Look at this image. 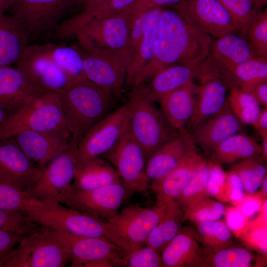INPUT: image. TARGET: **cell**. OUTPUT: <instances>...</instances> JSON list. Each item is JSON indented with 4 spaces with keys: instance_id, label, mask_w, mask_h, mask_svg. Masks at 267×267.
I'll return each mask as SVG.
<instances>
[{
    "instance_id": "cell-11",
    "label": "cell",
    "mask_w": 267,
    "mask_h": 267,
    "mask_svg": "<svg viewBox=\"0 0 267 267\" xmlns=\"http://www.w3.org/2000/svg\"><path fill=\"white\" fill-rule=\"evenodd\" d=\"M16 63L37 93L59 92L71 82L52 58L46 43L28 44Z\"/></svg>"
},
{
    "instance_id": "cell-20",
    "label": "cell",
    "mask_w": 267,
    "mask_h": 267,
    "mask_svg": "<svg viewBox=\"0 0 267 267\" xmlns=\"http://www.w3.org/2000/svg\"><path fill=\"white\" fill-rule=\"evenodd\" d=\"M30 160L14 139L0 140V177L26 191L40 178L43 169Z\"/></svg>"
},
{
    "instance_id": "cell-48",
    "label": "cell",
    "mask_w": 267,
    "mask_h": 267,
    "mask_svg": "<svg viewBox=\"0 0 267 267\" xmlns=\"http://www.w3.org/2000/svg\"><path fill=\"white\" fill-rule=\"evenodd\" d=\"M137 0H110L91 10H82L79 21L83 23L91 18H102L117 13L128 8Z\"/></svg>"
},
{
    "instance_id": "cell-55",
    "label": "cell",
    "mask_w": 267,
    "mask_h": 267,
    "mask_svg": "<svg viewBox=\"0 0 267 267\" xmlns=\"http://www.w3.org/2000/svg\"><path fill=\"white\" fill-rule=\"evenodd\" d=\"M249 92L261 106L267 107V82L261 83L254 87Z\"/></svg>"
},
{
    "instance_id": "cell-40",
    "label": "cell",
    "mask_w": 267,
    "mask_h": 267,
    "mask_svg": "<svg viewBox=\"0 0 267 267\" xmlns=\"http://www.w3.org/2000/svg\"><path fill=\"white\" fill-rule=\"evenodd\" d=\"M262 159L248 158L232 164L231 170L239 177L247 194L255 193L267 176V168Z\"/></svg>"
},
{
    "instance_id": "cell-28",
    "label": "cell",
    "mask_w": 267,
    "mask_h": 267,
    "mask_svg": "<svg viewBox=\"0 0 267 267\" xmlns=\"http://www.w3.org/2000/svg\"><path fill=\"white\" fill-rule=\"evenodd\" d=\"M201 63L176 64L160 70L152 77L146 87L149 98L153 102H158L168 93L194 81Z\"/></svg>"
},
{
    "instance_id": "cell-4",
    "label": "cell",
    "mask_w": 267,
    "mask_h": 267,
    "mask_svg": "<svg viewBox=\"0 0 267 267\" xmlns=\"http://www.w3.org/2000/svg\"><path fill=\"white\" fill-rule=\"evenodd\" d=\"M24 214L41 225L76 235L107 239L119 247L116 232L110 222L60 203L37 200Z\"/></svg>"
},
{
    "instance_id": "cell-30",
    "label": "cell",
    "mask_w": 267,
    "mask_h": 267,
    "mask_svg": "<svg viewBox=\"0 0 267 267\" xmlns=\"http://www.w3.org/2000/svg\"><path fill=\"white\" fill-rule=\"evenodd\" d=\"M73 187L83 190L122 182L112 165L99 157L76 163Z\"/></svg>"
},
{
    "instance_id": "cell-59",
    "label": "cell",
    "mask_w": 267,
    "mask_h": 267,
    "mask_svg": "<svg viewBox=\"0 0 267 267\" xmlns=\"http://www.w3.org/2000/svg\"><path fill=\"white\" fill-rule=\"evenodd\" d=\"M261 188V190L259 193L260 195L261 196L263 200L267 199V176L264 178L262 184L260 186Z\"/></svg>"
},
{
    "instance_id": "cell-52",
    "label": "cell",
    "mask_w": 267,
    "mask_h": 267,
    "mask_svg": "<svg viewBox=\"0 0 267 267\" xmlns=\"http://www.w3.org/2000/svg\"><path fill=\"white\" fill-rule=\"evenodd\" d=\"M264 200L259 193L247 194L236 207L248 219L261 210Z\"/></svg>"
},
{
    "instance_id": "cell-60",
    "label": "cell",
    "mask_w": 267,
    "mask_h": 267,
    "mask_svg": "<svg viewBox=\"0 0 267 267\" xmlns=\"http://www.w3.org/2000/svg\"><path fill=\"white\" fill-rule=\"evenodd\" d=\"M12 113V112L0 106V124L5 121Z\"/></svg>"
},
{
    "instance_id": "cell-51",
    "label": "cell",
    "mask_w": 267,
    "mask_h": 267,
    "mask_svg": "<svg viewBox=\"0 0 267 267\" xmlns=\"http://www.w3.org/2000/svg\"><path fill=\"white\" fill-rule=\"evenodd\" d=\"M184 0H137L129 6L134 20L147 10L156 7L176 5Z\"/></svg>"
},
{
    "instance_id": "cell-27",
    "label": "cell",
    "mask_w": 267,
    "mask_h": 267,
    "mask_svg": "<svg viewBox=\"0 0 267 267\" xmlns=\"http://www.w3.org/2000/svg\"><path fill=\"white\" fill-rule=\"evenodd\" d=\"M203 248L194 229L181 227L160 253L165 267H200Z\"/></svg>"
},
{
    "instance_id": "cell-33",
    "label": "cell",
    "mask_w": 267,
    "mask_h": 267,
    "mask_svg": "<svg viewBox=\"0 0 267 267\" xmlns=\"http://www.w3.org/2000/svg\"><path fill=\"white\" fill-rule=\"evenodd\" d=\"M245 247L232 245L216 251L203 248L200 267H254L265 264V257Z\"/></svg>"
},
{
    "instance_id": "cell-16",
    "label": "cell",
    "mask_w": 267,
    "mask_h": 267,
    "mask_svg": "<svg viewBox=\"0 0 267 267\" xmlns=\"http://www.w3.org/2000/svg\"><path fill=\"white\" fill-rule=\"evenodd\" d=\"M161 7L151 8L135 19L131 27L127 50L128 62L126 79L131 85L134 77L152 57Z\"/></svg>"
},
{
    "instance_id": "cell-1",
    "label": "cell",
    "mask_w": 267,
    "mask_h": 267,
    "mask_svg": "<svg viewBox=\"0 0 267 267\" xmlns=\"http://www.w3.org/2000/svg\"><path fill=\"white\" fill-rule=\"evenodd\" d=\"M213 40L191 25L177 11L163 9L152 57L134 77L131 86L135 89L160 70L172 65L202 63L209 54Z\"/></svg>"
},
{
    "instance_id": "cell-17",
    "label": "cell",
    "mask_w": 267,
    "mask_h": 267,
    "mask_svg": "<svg viewBox=\"0 0 267 267\" xmlns=\"http://www.w3.org/2000/svg\"><path fill=\"white\" fill-rule=\"evenodd\" d=\"M132 193L123 182L83 190L73 186L63 204L71 208L106 221L114 217Z\"/></svg>"
},
{
    "instance_id": "cell-38",
    "label": "cell",
    "mask_w": 267,
    "mask_h": 267,
    "mask_svg": "<svg viewBox=\"0 0 267 267\" xmlns=\"http://www.w3.org/2000/svg\"><path fill=\"white\" fill-rule=\"evenodd\" d=\"M49 52L70 81L83 78V57L77 48L65 45L46 43Z\"/></svg>"
},
{
    "instance_id": "cell-36",
    "label": "cell",
    "mask_w": 267,
    "mask_h": 267,
    "mask_svg": "<svg viewBox=\"0 0 267 267\" xmlns=\"http://www.w3.org/2000/svg\"><path fill=\"white\" fill-rule=\"evenodd\" d=\"M195 226V236L205 250L216 251L233 245L232 233L224 220L203 222Z\"/></svg>"
},
{
    "instance_id": "cell-19",
    "label": "cell",
    "mask_w": 267,
    "mask_h": 267,
    "mask_svg": "<svg viewBox=\"0 0 267 267\" xmlns=\"http://www.w3.org/2000/svg\"><path fill=\"white\" fill-rule=\"evenodd\" d=\"M196 78L199 84L196 88L195 108L187 127V132L219 112L227 102L228 88L219 72L202 62Z\"/></svg>"
},
{
    "instance_id": "cell-32",
    "label": "cell",
    "mask_w": 267,
    "mask_h": 267,
    "mask_svg": "<svg viewBox=\"0 0 267 267\" xmlns=\"http://www.w3.org/2000/svg\"><path fill=\"white\" fill-rule=\"evenodd\" d=\"M210 155L212 157L210 161L221 165L232 164L252 158L263 160L260 144L254 137L243 132L236 134L222 141L215 148Z\"/></svg>"
},
{
    "instance_id": "cell-46",
    "label": "cell",
    "mask_w": 267,
    "mask_h": 267,
    "mask_svg": "<svg viewBox=\"0 0 267 267\" xmlns=\"http://www.w3.org/2000/svg\"><path fill=\"white\" fill-rule=\"evenodd\" d=\"M123 266L126 267H164L160 254L145 245L126 253Z\"/></svg>"
},
{
    "instance_id": "cell-24",
    "label": "cell",
    "mask_w": 267,
    "mask_h": 267,
    "mask_svg": "<svg viewBox=\"0 0 267 267\" xmlns=\"http://www.w3.org/2000/svg\"><path fill=\"white\" fill-rule=\"evenodd\" d=\"M189 133H180L158 148L146 162V175L150 184L174 169L187 154L196 148Z\"/></svg>"
},
{
    "instance_id": "cell-53",
    "label": "cell",
    "mask_w": 267,
    "mask_h": 267,
    "mask_svg": "<svg viewBox=\"0 0 267 267\" xmlns=\"http://www.w3.org/2000/svg\"><path fill=\"white\" fill-rule=\"evenodd\" d=\"M22 236L12 232L0 229V260L18 244Z\"/></svg>"
},
{
    "instance_id": "cell-47",
    "label": "cell",
    "mask_w": 267,
    "mask_h": 267,
    "mask_svg": "<svg viewBox=\"0 0 267 267\" xmlns=\"http://www.w3.org/2000/svg\"><path fill=\"white\" fill-rule=\"evenodd\" d=\"M209 161L210 173L207 183L208 194L222 203L228 202L226 172L223 170L222 165Z\"/></svg>"
},
{
    "instance_id": "cell-39",
    "label": "cell",
    "mask_w": 267,
    "mask_h": 267,
    "mask_svg": "<svg viewBox=\"0 0 267 267\" xmlns=\"http://www.w3.org/2000/svg\"><path fill=\"white\" fill-rule=\"evenodd\" d=\"M225 206L210 196L194 201L183 210V221L193 224L220 220L224 215Z\"/></svg>"
},
{
    "instance_id": "cell-14",
    "label": "cell",
    "mask_w": 267,
    "mask_h": 267,
    "mask_svg": "<svg viewBox=\"0 0 267 267\" xmlns=\"http://www.w3.org/2000/svg\"><path fill=\"white\" fill-rule=\"evenodd\" d=\"M114 168L124 185L132 193L147 191L144 153L128 130L117 144L103 155Z\"/></svg>"
},
{
    "instance_id": "cell-8",
    "label": "cell",
    "mask_w": 267,
    "mask_h": 267,
    "mask_svg": "<svg viewBox=\"0 0 267 267\" xmlns=\"http://www.w3.org/2000/svg\"><path fill=\"white\" fill-rule=\"evenodd\" d=\"M18 244L0 260V267H61L70 262L67 253L43 226L22 236Z\"/></svg>"
},
{
    "instance_id": "cell-6",
    "label": "cell",
    "mask_w": 267,
    "mask_h": 267,
    "mask_svg": "<svg viewBox=\"0 0 267 267\" xmlns=\"http://www.w3.org/2000/svg\"><path fill=\"white\" fill-rule=\"evenodd\" d=\"M134 21L128 7L113 15L90 19L74 29L67 39L75 38L85 50L111 52L127 49Z\"/></svg>"
},
{
    "instance_id": "cell-10",
    "label": "cell",
    "mask_w": 267,
    "mask_h": 267,
    "mask_svg": "<svg viewBox=\"0 0 267 267\" xmlns=\"http://www.w3.org/2000/svg\"><path fill=\"white\" fill-rule=\"evenodd\" d=\"M77 0H15L9 11L30 40L53 35L61 18Z\"/></svg>"
},
{
    "instance_id": "cell-43",
    "label": "cell",
    "mask_w": 267,
    "mask_h": 267,
    "mask_svg": "<svg viewBox=\"0 0 267 267\" xmlns=\"http://www.w3.org/2000/svg\"><path fill=\"white\" fill-rule=\"evenodd\" d=\"M244 38L257 57H267V10L260 12L248 27Z\"/></svg>"
},
{
    "instance_id": "cell-7",
    "label": "cell",
    "mask_w": 267,
    "mask_h": 267,
    "mask_svg": "<svg viewBox=\"0 0 267 267\" xmlns=\"http://www.w3.org/2000/svg\"><path fill=\"white\" fill-rule=\"evenodd\" d=\"M44 229L67 253L71 267L123 266L125 253L107 239L76 235L46 226H44Z\"/></svg>"
},
{
    "instance_id": "cell-58",
    "label": "cell",
    "mask_w": 267,
    "mask_h": 267,
    "mask_svg": "<svg viewBox=\"0 0 267 267\" xmlns=\"http://www.w3.org/2000/svg\"><path fill=\"white\" fill-rule=\"evenodd\" d=\"M261 139L262 141L260 145L262 150V156L265 162L267 159V136L263 137Z\"/></svg>"
},
{
    "instance_id": "cell-54",
    "label": "cell",
    "mask_w": 267,
    "mask_h": 267,
    "mask_svg": "<svg viewBox=\"0 0 267 267\" xmlns=\"http://www.w3.org/2000/svg\"><path fill=\"white\" fill-rule=\"evenodd\" d=\"M252 126L261 138L267 136V107L261 108Z\"/></svg>"
},
{
    "instance_id": "cell-18",
    "label": "cell",
    "mask_w": 267,
    "mask_h": 267,
    "mask_svg": "<svg viewBox=\"0 0 267 267\" xmlns=\"http://www.w3.org/2000/svg\"><path fill=\"white\" fill-rule=\"evenodd\" d=\"M85 51L82 52L83 78L113 93L120 91L127 76V49L111 52Z\"/></svg>"
},
{
    "instance_id": "cell-56",
    "label": "cell",
    "mask_w": 267,
    "mask_h": 267,
    "mask_svg": "<svg viewBox=\"0 0 267 267\" xmlns=\"http://www.w3.org/2000/svg\"><path fill=\"white\" fill-rule=\"evenodd\" d=\"M110 0H77V4L80 5L82 10H91L98 7Z\"/></svg>"
},
{
    "instance_id": "cell-50",
    "label": "cell",
    "mask_w": 267,
    "mask_h": 267,
    "mask_svg": "<svg viewBox=\"0 0 267 267\" xmlns=\"http://www.w3.org/2000/svg\"><path fill=\"white\" fill-rule=\"evenodd\" d=\"M226 181L228 202L236 207L246 195L242 182L236 172L231 169L226 172Z\"/></svg>"
},
{
    "instance_id": "cell-23",
    "label": "cell",
    "mask_w": 267,
    "mask_h": 267,
    "mask_svg": "<svg viewBox=\"0 0 267 267\" xmlns=\"http://www.w3.org/2000/svg\"><path fill=\"white\" fill-rule=\"evenodd\" d=\"M13 138L27 157L42 169L73 146L69 138L49 132L26 131Z\"/></svg>"
},
{
    "instance_id": "cell-41",
    "label": "cell",
    "mask_w": 267,
    "mask_h": 267,
    "mask_svg": "<svg viewBox=\"0 0 267 267\" xmlns=\"http://www.w3.org/2000/svg\"><path fill=\"white\" fill-rule=\"evenodd\" d=\"M36 200L26 191L0 177V209L24 213Z\"/></svg>"
},
{
    "instance_id": "cell-5",
    "label": "cell",
    "mask_w": 267,
    "mask_h": 267,
    "mask_svg": "<svg viewBox=\"0 0 267 267\" xmlns=\"http://www.w3.org/2000/svg\"><path fill=\"white\" fill-rule=\"evenodd\" d=\"M129 101L128 131L142 149L146 160L162 144L179 133L170 127L148 97L146 86L134 89Z\"/></svg>"
},
{
    "instance_id": "cell-61",
    "label": "cell",
    "mask_w": 267,
    "mask_h": 267,
    "mask_svg": "<svg viewBox=\"0 0 267 267\" xmlns=\"http://www.w3.org/2000/svg\"><path fill=\"white\" fill-rule=\"evenodd\" d=\"M267 0H256L255 7L258 12H261V9L266 4Z\"/></svg>"
},
{
    "instance_id": "cell-34",
    "label": "cell",
    "mask_w": 267,
    "mask_h": 267,
    "mask_svg": "<svg viewBox=\"0 0 267 267\" xmlns=\"http://www.w3.org/2000/svg\"><path fill=\"white\" fill-rule=\"evenodd\" d=\"M183 221V211L175 200L167 202L158 224L149 235L145 245L160 254L164 248L176 235Z\"/></svg>"
},
{
    "instance_id": "cell-12",
    "label": "cell",
    "mask_w": 267,
    "mask_h": 267,
    "mask_svg": "<svg viewBox=\"0 0 267 267\" xmlns=\"http://www.w3.org/2000/svg\"><path fill=\"white\" fill-rule=\"evenodd\" d=\"M129 111L128 101L92 126L76 147V163L99 157L110 150L128 130Z\"/></svg>"
},
{
    "instance_id": "cell-44",
    "label": "cell",
    "mask_w": 267,
    "mask_h": 267,
    "mask_svg": "<svg viewBox=\"0 0 267 267\" xmlns=\"http://www.w3.org/2000/svg\"><path fill=\"white\" fill-rule=\"evenodd\" d=\"M210 173V163L206 164L193 177L179 196L175 200L183 210L194 201L205 196H210L207 183Z\"/></svg>"
},
{
    "instance_id": "cell-3",
    "label": "cell",
    "mask_w": 267,
    "mask_h": 267,
    "mask_svg": "<svg viewBox=\"0 0 267 267\" xmlns=\"http://www.w3.org/2000/svg\"><path fill=\"white\" fill-rule=\"evenodd\" d=\"M59 92L38 93L0 124V140L26 131L53 133L68 137Z\"/></svg>"
},
{
    "instance_id": "cell-2",
    "label": "cell",
    "mask_w": 267,
    "mask_h": 267,
    "mask_svg": "<svg viewBox=\"0 0 267 267\" xmlns=\"http://www.w3.org/2000/svg\"><path fill=\"white\" fill-rule=\"evenodd\" d=\"M114 93L85 78L71 81L59 91L63 115L73 146L88 131L112 111Z\"/></svg>"
},
{
    "instance_id": "cell-25",
    "label": "cell",
    "mask_w": 267,
    "mask_h": 267,
    "mask_svg": "<svg viewBox=\"0 0 267 267\" xmlns=\"http://www.w3.org/2000/svg\"><path fill=\"white\" fill-rule=\"evenodd\" d=\"M207 161L197 148L193 150L171 171L150 184L157 200L166 202L176 200Z\"/></svg>"
},
{
    "instance_id": "cell-37",
    "label": "cell",
    "mask_w": 267,
    "mask_h": 267,
    "mask_svg": "<svg viewBox=\"0 0 267 267\" xmlns=\"http://www.w3.org/2000/svg\"><path fill=\"white\" fill-rule=\"evenodd\" d=\"M229 89L227 101L231 111L241 123L252 125L261 110V106L250 92L237 86Z\"/></svg>"
},
{
    "instance_id": "cell-13",
    "label": "cell",
    "mask_w": 267,
    "mask_h": 267,
    "mask_svg": "<svg viewBox=\"0 0 267 267\" xmlns=\"http://www.w3.org/2000/svg\"><path fill=\"white\" fill-rule=\"evenodd\" d=\"M72 146L52 160L43 169L40 179L26 191L33 198L45 203L63 204L73 188L76 168Z\"/></svg>"
},
{
    "instance_id": "cell-35",
    "label": "cell",
    "mask_w": 267,
    "mask_h": 267,
    "mask_svg": "<svg viewBox=\"0 0 267 267\" xmlns=\"http://www.w3.org/2000/svg\"><path fill=\"white\" fill-rule=\"evenodd\" d=\"M229 89L237 86L249 92L257 85L267 82V57L255 56L237 66L225 80Z\"/></svg>"
},
{
    "instance_id": "cell-31",
    "label": "cell",
    "mask_w": 267,
    "mask_h": 267,
    "mask_svg": "<svg viewBox=\"0 0 267 267\" xmlns=\"http://www.w3.org/2000/svg\"><path fill=\"white\" fill-rule=\"evenodd\" d=\"M29 41L25 30L13 16H0V66L16 63Z\"/></svg>"
},
{
    "instance_id": "cell-21",
    "label": "cell",
    "mask_w": 267,
    "mask_h": 267,
    "mask_svg": "<svg viewBox=\"0 0 267 267\" xmlns=\"http://www.w3.org/2000/svg\"><path fill=\"white\" fill-rule=\"evenodd\" d=\"M242 125L231 111L227 101L221 110L200 122L188 133L195 145L210 155L222 141L242 132Z\"/></svg>"
},
{
    "instance_id": "cell-49",
    "label": "cell",
    "mask_w": 267,
    "mask_h": 267,
    "mask_svg": "<svg viewBox=\"0 0 267 267\" xmlns=\"http://www.w3.org/2000/svg\"><path fill=\"white\" fill-rule=\"evenodd\" d=\"M225 222L228 227L237 237H241L247 230L249 222L236 207H225Z\"/></svg>"
},
{
    "instance_id": "cell-22",
    "label": "cell",
    "mask_w": 267,
    "mask_h": 267,
    "mask_svg": "<svg viewBox=\"0 0 267 267\" xmlns=\"http://www.w3.org/2000/svg\"><path fill=\"white\" fill-rule=\"evenodd\" d=\"M255 56L247 41L231 33L213 40L210 52L203 62L219 72L224 82L237 66Z\"/></svg>"
},
{
    "instance_id": "cell-26",
    "label": "cell",
    "mask_w": 267,
    "mask_h": 267,
    "mask_svg": "<svg viewBox=\"0 0 267 267\" xmlns=\"http://www.w3.org/2000/svg\"><path fill=\"white\" fill-rule=\"evenodd\" d=\"M197 84L194 81L165 95L158 102L163 116L173 130L186 131L195 111Z\"/></svg>"
},
{
    "instance_id": "cell-15",
    "label": "cell",
    "mask_w": 267,
    "mask_h": 267,
    "mask_svg": "<svg viewBox=\"0 0 267 267\" xmlns=\"http://www.w3.org/2000/svg\"><path fill=\"white\" fill-rule=\"evenodd\" d=\"M174 8L191 25L212 38L239 31L220 0H184Z\"/></svg>"
},
{
    "instance_id": "cell-57",
    "label": "cell",
    "mask_w": 267,
    "mask_h": 267,
    "mask_svg": "<svg viewBox=\"0 0 267 267\" xmlns=\"http://www.w3.org/2000/svg\"><path fill=\"white\" fill-rule=\"evenodd\" d=\"M15 0H0V16L9 11Z\"/></svg>"
},
{
    "instance_id": "cell-45",
    "label": "cell",
    "mask_w": 267,
    "mask_h": 267,
    "mask_svg": "<svg viewBox=\"0 0 267 267\" xmlns=\"http://www.w3.org/2000/svg\"><path fill=\"white\" fill-rule=\"evenodd\" d=\"M42 225L32 221L25 214L0 209V229L24 236L41 229Z\"/></svg>"
},
{
    "instance_id": "cell-9",
    "label": "cell",
    "mask_w": 267,
    "mask_h": 267,
    "mask_svg": "<svg viewBox=\"0 0 267 267\" xmlns=\"http://www.w3.org/2000/svg\"><path fill=\"white\" fill-rule=\"evenodd\" d=\"M168 202L157 200L151 207H142L138 204L128 205L107 221L113 225L117 234L119 246L125 253L145 245Z\"/></svg>"
},
{
    "instance_id": "cell-29",
    "label": "cell",
    "mask_w": 267,
    "mask_h": 267,
    "mask_svg": "<svg viewBox=\"0 0 267 267\" xmlns=\"http://www.w3.org/2000/svg\"><path fill=\"white\" fill-rule=\"evenodd\" d=\"M37 93L17 68L0 66V106L14 112Z\"/></svg>"
},
{
    "instance_id": "cell-42",
    "label": "cell",
    "mask_w": 267,
    "mask_h": 267,
    "mask_svg": "<svg viewBox=\"0 0 267 267\" xmlns=\"http://www.w3.org/2000/svg\"><path fill=\"white\" fill-rule=\"evenodd\" d=\"M234 20L241 36L244 38L247 29L258 12L256 0H220Z\"/></svg>"
}]
</instances>
